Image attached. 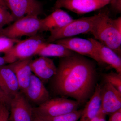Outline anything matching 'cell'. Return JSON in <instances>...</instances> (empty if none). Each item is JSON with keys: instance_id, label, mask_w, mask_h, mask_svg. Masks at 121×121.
<instances>
[{"instance_id": "obj_1", "label": "cell", "mask_w": 121, "mask_h": 121, "mask_svg": "<svg viewBox=\"0 0 121 121\" xmlns=\"http://www.w3.org/2000/svg\"><path fill=\"white\" fill-rule=\"evenodd\" d=\"M97 77L95 63L74 52L60 58L53 78V87L58 95L73 98L82 105L93 94Z\"/></svg>"}, {"instance_id": "obj_2", "label": "cell", "mask_w": 121, "mask_h": 121, "mask_svg": "<svg viewBox=\"0 0 121 121\" xmlns=\"http://www.w3.org/2000/svg\"><path fill=\"white\" fill-rule=\"evenodd\" d=\"M95 39L121 57V17H110L106 11L98 13L91 31Z\"/></svg>"}, {"instance_id": "obj_3", "label": "cell", "mask_w": 121, "mask_h": 121, "mask_svg": "<svg viewBox=\"0 0 121 121\" xmlns=\"http://www.w3.org/2000/svg\"><path fill=\"white\" fill-rule=\"evenodd\" d=\"M97 16V14L89 17L73 19L62 27L50 32L47 43H52L79 34L90 33Z\"/></svg>"}, {"instance_id": "obj_4", "label": "cell", "mask_w": 121, "mask_h": 121, "mask_svg": "<svg viewBox=\"0 0 121 121\" xmlns=\"http://www.w3.org/2000/svg\"><path fill=\"white\" fill-rule=\"evenodd\" d=\"M41 19L36 15L26 16L18 19L9 26L3 28L1 36L19 39L24 36H34L40 31Z\"/></svg>"}, {"instance_id": "obj_5", "label": "cell", "mask_w": 121, "mask_h": 121, "mask_svg": "<svg viewBox=\"0 0 121 121\" xmlns=\"http://www.w3.org/2000/svg\"><path fill=\"white\" fill-rule=\"evenodd\" d=\"M44 42L43 38L37 35L20 40L4 56L9 64L20 60L32 58L37 55Z\"/></svg>"}, {"instance_id": "obj_6", "label": "cell", "mask_w": 121, "mask_h": 121, "mask_svg": "<svg viewBox=\"0 0 121 121\" xmlns=\"http://www.w3.org/2000/svg\"><path fill=\"white\" fill-rule=\"evenodd\" d=\"M81 104L76 100L65 97L49 99L36 108L33 113L43 117H55L78 110Z\"/></svg>"}, {"instance_id": "obj_7", "label": "cell", "mask_w": 121, "mask_h": 121, "mask_svg": "<svg viewBox=\"0 0 121 121\" xmlns=\"http://www.w3.org/2000/svg\"><path fill=\"white\" fill-rule=\"evenodd\" d=\"M55 42L73 52L93 59L99 65L103 64L95 46L89 39L71 37L61 39Z\"/></svg>"}, {"instance_id": "obj_8", "label": "cell", "mask_w": 121, "mask_h": 121, "mask_svg": "<svg viewBox=\"0 0 121 121\" xmlns=\"http://www.w3.org/2000/svg\"><path fill=\"white\" fill-rule=\"evenodd\" d=\"M53 9L64 8L79 15L98 10L109 4L102 0H55Z\"/></svg>"}, {"instance_id": "obj_9", "label": "cell", "mask_w": 121, "mask_h": 121, "mask_svg": "<svg viewBox=\"0 0 121 121\" xmlns=\"http://www.w3.org/2000/svg\"><path fill=\"white\" fill-rule=\"evenodd\" d=\"M14 21L26 16H39L43 11L42 3L37 0H4Z\"/></svg>"}, {"instance_id": "obj_10", "label": "cell", "mask_w": 121, "mask_h": 121, "mask_svg": "<svg viewBox=\"0 0 121 121\" xmlns=\"http://www.w3.org/2000/svg\"><path fill=\"white\" fill-rule=\"evenodd\" d=\"M9 109L11 121H32L33 108L20 91L12 98Z\"/></svg>"}, {"instance_id": "obj_11", "label": "cell", "mask_w": 121, "mask_h": 121, "mask_svg": "<svg viewBox=\"0 0 121 121\" xmlns=\"http://www.w3.org/2000/svg\"><path fill=\"white\" fill-rule=\"evenodd\" d=\"M101 108L106 115L111 114L121 109V93L106 82L101 91Z\"/></svg>"}, {"instance_id": "obj_12", "label": "cell", "mask_w": 121, "mask_h": 121, "mask_svg": "<svg viewBox=\"0 0 121 121\" xmlns=\"http://www.w3.org/2000/svg\"><path fill=\"white\" fill-rule=\"evenodd\" d=\"M23 94L29 103L38 106L50 99L49 92L44 83L33 74L31 76L29 84Z\"/></svg>"}, {"instance_id": "obj_13", "label": "cell", "mask_w": 121, "mask_h": 121, "mask_svg": "<svg viewBox=\"0 0 121 121\" xmlns=\"http://www.w3.org/2000/svg\"><path fill=\"white\" fill-rule=\"evenodd\" d=\"M30 65L32 73L44 83L53 78L57 72L54 60L49 57L40 56L32 60Z\"/></svg>"}, {"instance_id": "obj_14", "label": "cell", "mask_w": 121, "mask_h": 121, "mask_svg": "<svg viewBox=\"0 0 121 121\" xmlns=\"http://www.w3.org/2000/svg\"><path fill=\"white\" fill-rule=\"evenodd\" d=\"M32 58L20 60L8 65L15 73L20 91L23 94L27 88L33 74L30 65Z\"/></svg>"}, {"instance_id": "obj_15", "label": "cell", "mask_w": 121, "mask_h": 121, "mask_svg": "<svg viewBox=\"0 0 121 121\" xmlns=\"http://www.w3.org/2000/svg\"><path fill=\"white\" fill-rule=\"evenodd\" d=\"M73 19L67 13L61 9H55L52 13L41 19L40 31H50L62 27Z\"/></svg>"}, {"instance_id": "obj_16", "label": "cell", "mask_w": 121, "mask_h": 121, "mask_svg": "<svg viewBox=\"0 0 121 121\" xmlns=\"http://www.w3.org/2000/svg\"><path fill=\"white\" fill-rule=\"evenodd\" d=\"M0 87L12 99L20 91L16 77L8 65L0 66Z\"/></svg>"}, {"instance_id": "obj_17", "label": "cell", "mask_w": 121, "mask_h": 121, "mask_svg": "<svg viewBox=\"0 0 121 121\" xmlns=\"http://www.w3.org/2000/svg\"><path fill=\"white\" fill-rule=\"evenodd\" d=\"M95 46L100 59L103 64H107L115 70L116 72L121 74V57L112 50L92 38H89Z\"/></svg>"}, {"instance_id": "obj_18", "label": "cell", "mask_w": 121, "mask_h": 121, "mask_svg": "<svg viewBox=\"0 0 121 121\" xmlns=\"http://www.w3.org/2000/svg\"><path fill=\"white\" fill-rule=\"evenodd\" d=\"M101 86L97 84L93 94L86 102L80 121H90L96 115L101 107Z\"/></svg>"}, {"instance_id": "obj_19", "label": "cell", "mask_w": 121, "mask_h": 121, "mask_svg": "<svg viewBox=\"0 0 121 121\" xmlns=\"http://www.w3.org/2000/svg\"><path fill=\"white\" fill-rule=\"evenodd\" d=\"M75 52L70 51L59 44L44 42L37 53V55L45 57L64 58Z\"/></svg>"}, {"instance_id": "obj_20", "label": "cell", "mask_w": 121, "mask_h": 121, "mask_svg": "<svg viewBox=\"0 0 121 121\" xmlns=\"http://www.w3.org/2000/svg\"><path fill=\"white\" fill-rule=\"evenodd\" d=\"M82 110L83 109L77 110L68 113L55 117L39 116L47 121H77L80 119Z\"/></svg>"}, {"instance_id": "obj_21", "label": "cell", "mask_w": 121, "mask_h": 121, "mask_svg": "<svg viewBox=\"0 0 121 121\" xmlns=\"http://www.w3.org/2000/svg\"><path fill=\"white\" fill-rule=\"evenodd\" d=\"M103 77L106 82L111 84L121 93V74L111 71L104 74Z\"/></svg>"}, {"instance_id": "obj_22", "label": "cell", "mask_w": 121, "mask_h": 121, "mask_svg": "<svg viewBox=\"0 0 121 121\" xmlns=\"http://www.w3.org/2000/svg\"><path fill=\"white\" fill-rule=\"evenodd\" d=\"M19 40V39L0 36V52H3L4 54L7 53Z\"/></svg>"}, {"instance_id": "obj_23", "label": "cell", "mask_w": 121, "mask_h": 121, "mask_svg": "<svg viewBox=\"0 0 121 121\" xmlns=\"http://www.w3.org/2000/svg\"><path fill=\"white\" fill-rule=\"evenodd\" d=\"M14 21V19L8 9L0 5V26L3 27Z\"/></svg>"}, {"instance_id": "obj_24", "label": "cell", "mask_w": 121, "mask_h": 121, "mask_svg": "<svg viewBox=\"0 0 121 121\" xmlns=\"http://www.w3.org/2000/svg\"><path fill=\"white\" fill-rule=\"evenodd\" d=\"M12 99L0 87V105L5 106L9 109Z\"/></svg>"}, {"instance_id": "obj_25", "label": "cell", "mask_w": 121, "mask_h": 121, "mask_svg": "<svg viewBox=\"0 0 121 121\" xmlns=\"http://www.w3.org/2000/svg\"><path fill=\"white\" fill-rule=\"evenodd\" d=\"M109 4L112 9L117 13L121 12V0H111Z\"/></svg>"}, {"instance_id": "obj_26", "label": "cell", "mask_w": 121, "mask_h": 121, "mask_svg": "<svg viewBox=\"0 0 121 121\" xmlns=\"http://www.w3.org/2000/svg\"><path fill=\"white\" fill-rule=\"evenodd\" d=\"M109 121H121V109L110 114Z\"/></svg>"}, {"instance_id": "obj_27", "label": "cell", "mask_w": 121, "mask_h": 121, "mask_svg": "<svg viewBox=\"0 0 121 121\" xmlns=\"http://www.w3.org/2000/svg\"><path fill=\"white\" fill-rule=\"evenodd\" d=\"M104 113H105L103 111L101 108L97 114L96 115L95 117H93L92 119H91L90 121H99L103 115Z\"/></svg>"}, {"instance_id": "obj_28", "label": "cell", "mask_w": 121, "mask_h": 121, "mask_svg": "<svg viewBox=\"0 0 121 121\" xmlns=\"http://www.w3.org/2000/svg\"><path fill=\"white\" fill-rule=\"evenodd\" d=\"M32 121H47L33 112Z\"/></svg>"}, {"instance_id": "obj_29", "label": "cell", "mask_w": 121, "mask_h": 121, "mask_svg": "<svg viewBox=\"0 0 121 121\" xmlns=\"http://www.w3.org/2000/svg\"><path fill=\"white\" fill-rule=\"evenodd\" d=\"M7 64L8 63L4 56H3V57L0 56V66L5 65Z\"/></svg>"}, {"instance_id": "obj_30", "label": "cell", "mask_w": 121, "mask_h": 121, "mask_svg": "<svg viewBox=\"0 0 121 121\" xmlns=\"http://www.w3.org/2000/svg\"><path fill=\"white\" fill-rule=\"evenodd\" d=\"M0 5L8 9L4 0H0Z\"/></svg>"}, {"instance_id": "obj_31", "label": "cell", "mask_w": 121, "mask_h": 121, "mask_svg": "<svg viewBox=\"0 0 121 121\" xmlns=\"http://www.w3.org/2000/svg\"><path fill=\"white\" fill-rule=\"evenodd\" d=\"M106 115L105 113L103 115L99 121H107L106 120Z\"/></svg>"}, {"instance_id": "obj_32", "label": "cell", "mask_w": 121, "mask_h": 121, "mask_svg": "<svg viewBox=\"0 0 121 121\" xmlns=\"http://www.w3.org/2000/svg\"><path fill=\"white\" fill-rule=\"evenodd\" d=\"M3 28V27L0 26V36H1V32H2V30Z\"/></svg>"}, {"instance_id": "obj_33", "label": "cell", "mask_w": 121, "mask_h": 121, "mask_svg": "<svg viewBox=\"0 0 121 121\" xmlns=\"http://www.w3.org/2000/svg\"><path fill=\"white\" fill-rule=\"evenodd\" d=\"M102 0L107 1H108L110 2V1L111 0Z\"/></svg>"}, {"instance_id": "obj_34", "label": "cell", "mask_w": 121, "mask_h": 121, "mask_svg": "<svg viewBox=\"0 0 121 121\" xmlns=\"http://www.w3.org/2000/svg\"></svg>"}]
</instances>
